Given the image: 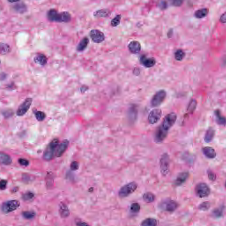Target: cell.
Listing matches in <instances>:
<instances>
[{
    "label": "cell",
    "mask_w": 226,
    "mask_h": 226,
    "mask_svg": "<svg viewBox=\"0 0 226 226\" xmlns=\"http://www.w3.org/2000/svg\"><path fill=\"white\" fill-rule=\"evenodd\" d=\"M209 9L208 8H202L196 11L194 13V16L198 19L204 18L208 14Z\"/></svg>",
    "instance_id": "603a6c76"
},
{
    "label": "cell",
    "mask_w": 226,
    "mask_h": 226,
    "mask_svg": "<svg viewBox=\"0 0 226 226\" xmlns=\"http://www.w3.org/2000/svg\"><path fill=\"white\" fill-rule=\"evenodd\" d=\"M20 202L17 200L7 201L3 203L2 210L5 213H8L15 211L20 207Z\"/></svg>",
    "instance_id": "9c48e42d"
},
{
    "label": "cell",
    "mask_w": 226,
    "mask_h": 226,
    "mask_svg": "<svg viewBox=\"0 0 226 226\" xmlns=\"http://www.w3.org/2000/svg\"><path fill=\"white\" fill-rule=\"evenodd\" d=\"M110 10L106 8L99 9L94 12V16L97 17H106L110 14Z\"/></svg>",
    "instance_id": "d4e9b609"
},
{
    "label": "cell",
    "mask_w": 226,
    "mask_h": 226,
    "mask_svg": "<svg viewBox=\"0 0 226 226\" xmlns=\"http://www.w3.org/2000/svg\"><path fill=\"white\" fill-rule=\"evenodd\" d=\"M11 51L10 46L8 44L5 43H1V54L2 55H6L10 53Z\"/></svg>",
    "instance_id": "1f68e13d"
},
{
    "label": "cell",
    "mask_w": 226,
    "mask_h": 226,
    "mask_svg": "<svg viewBox=\"0 0 226 226\" xmlns=\"http://www.w3.org/2000/svg\"><path fill=\"white\" fill-rule=\"evenodd\" d=\"M197 102L195 99H191L187 107V111L190 113L194 112L197 107Z\"/></svg>",
    "instance_id": "d6a6232c"
},
{
    "label": "cell",
    "mask_w": 226,
    "mask_h": 226,
    "mask_svg": "<svg viewBox=\"0 0 226 226\" xmlns=\"http://www.w3.org/2000/svg\"><path fill=\"white\" fill-rule=\"evenodd\" d=\"M185 52L181 49L177 50L174 53L175 58L178 61L182 60L185 58Z\"/></svg>",
    "instance_id": "4dcf8cb0"
},
{
    "label": "cell",
    "mask_w": 226,
    "mask_h": 226,
    "mask_svg": "<svg viewBox=\"0 0 226 226\" xmlns=\"http://www.w3.org/2000/svg\"><path fill=\"white\" fill-rule=\"evenodd\" d=\"M88 89V87L86 86H83L81 88V92H85Z\"/></svg>",
    "instance_id": "7dc6e473"
},
{
    "label": "cell",
    "mask_w": 226,
    "mask_h": 226,
    "mask_svg": "<svg viewBox=\"0 0 226 226\" xmlns=\"http://www.w3.org/2000/svg\"><path fill=\"white\" fill-rule=\"evenodd\" d=\"M77 226H90L88 224L85 222H78L77 223Z\"/></svg>",
    "instance_id": "bcb514c9"
},
{
    "label": "cell",
    "mask_w": 226,
    "mask_h": 226,
    "mask_svg": "<svg viewBox=\"0 0 226 226\" xmlns=\"http://www.w3.org/2000/svg\"><path fill=\"white\" fill-rule=\"evenodd\" d=\"M177 119L175 113L172 112L168 114L163 119L162 123L156 129L154 136L155 142L160 143L167 138L171 128L173 126Z\"/></svg>",
    "instance_id": "6da1fadb"
},
{
    "label": "cell",
    "mask_w": 226,
    "mask_h": 226,
    "mask_svg": "<svg viewBox=\"0 0 226 226\" xmlns=\"http://www.w3.org/2000/svg\"><path fill=\"white\" fill-rule=\"evenodd\" d=\"M34 61L37 64L41 66H44L47 64L48 59L44 54L38 53L33 58Z\"/></svg>",
    "instance_id": "5bb4252c"
},
{
    "label": "cell",
    "mask_w": 226,
    "mask_h": 226,
    "mask_svg": "<svg viewBox=\"0 0 226 226\" xmlns=\"http://www.w3.org/2000/svg\"><path fill=\"white\" fill-rule=\"evenodd\" d=\"M210 207V203L208 201H204L199 205L198 209L201 211H205L209 209Z\"/></svg>",
    "instance_id": "e575fe53"
},
{
    "label": "cell",
    "mask_w": 226,
    "mask_h": 226,
    "mask_svg": "<svg viewBox=\"0 0 226 226\" xmlns=\"http://www.w3.org/2000/svg\"><path fill=\"white\" fill-rule=\"evenodd\" d=\"M59 146V140L55 139L50 142L43 153V159L46 161H50L53 159L56 153L57 148Z\"/></svg>",
    "instance_id": "3957f363"
},
{
    "label": "cell",
    "mask_w": 226,
    "mask_h": 226,
    "mask_svg": "<svg viewBox=\"0 0 226 226\" xmlns=\"http://www.w3.org/2000/svg\"><path fill=\"white\" fill-rule=\"evenodd\" d=\"M157 225V220L151 218L145 219L141 223V226H156Z\"/></svg>",
    "instance_id": "83f0119b"
},
{
    "label": "cell",
    "mask_w": 226,
    "mask_h": 226,
    "mask_svg": "<svg viewBox=\"0 0 226 226\" xmlns=\"http://www.w3.org/2000/svg\"><path fill=\"white\" fill-rule=\"evenodd\" d=\"M220 21L221 23H223V24L226 23V12L221 15Z\"/></svg>",
    "instance_id": "ee69618b"
},
{
    "label": "cell",
    "mask_w": 226,
    "mask_h": 226,
    "mask_svg": "<svg viewBox=\"0 0 226 226\" xmlns=\"http://www.w3.org/2000/svg\"><path fill=\"white\" fill-rule=\"evenodd\" d=\"M162 111L161 109H153L148 115V122L151 125L155 124L159 121L162 117Z\"/></svg>",
    "instance_id": "8fae6325"
},
{
    "label": "cell",
    "mask_w": 226,
    "mask_h": 226,
    "mask_svg": "<svg viewBox=\"0 0 226 226\" xmlns=\"http://www.w3.org/2000/svg\"><path fill=\"white\" fill-rule=\"evenodd\" d=\"M89 42V39L87 37H85L78 43L77 46V51L78 52H82L87 47Z\"/></svg>",
    "instance_id": "44dd1931"
},
{
    "label": "cell",
    "mask_w": 226,
    "mask_h": 226,
    "mask_svg": "<svg viewBox=\"0 0 226 226\" xmlns=\"http://www.w3.org/2000/svg\"><path fill=\"white\" fill-rule=\"evenodd\" d=\"M189 176V173L187 171L182 172L178 174L174 181L176 186H180L185 183Z\"/></svg>",
    "instance_id": "4fadbf2b"
},
{
    "label": "cell",
    "mask_w": 226,
    "mask_h": 226,
    "mask_svg": "<svg viewBox=\"0 0 226 226\" xmlns=\"http://www.w3.org/2000/svg\"><path fill=\"white\" fill-rule=\"evenodd\" d=\"M7 181L5 180H2L1 181V189L2 190H5L6 187Z\"/></svg>",
    "instance_id": "7bdbcfd3"
},
{
    "label": "cell",
    "mask_w": 226,
    "mask_h": 226,
    "mask_svg": "<svg viewBox=\"0 0 226 226\" xmlns=\"http://www.w3.org/2000/svg\"><path fill=\"white\" fill-rule=\"evenodd\" d=\"M70 167H71V170L72 171H76V170L78 169V168H79V165H78V163L77 162L74 161L71 164Z\"/></svg>",
    "instance_id": "b9f144b4"
},
{
    "label": "cell",
    "mask_w": 226,
    "mask_h": 226,
    "mask_svg": "<svg viewBox=\"0 0 226 226\" xmlns=\"http://www.w3.org/2000/svg\"><path fill=\"white\" fill-rule=\"evenodd\" d=\"M183 2L181 1H174L173 2L172 5L175 6H180L182 5Z\"/></svg>",
    "instance_id": "f6af8a7d"
},
{
    "label": "cell",
    "mask_w": 226,
    "mask_h": 226,
    "mask_svg": "<svg viewBox=\"0 0 226 226\" xmlns=\"http://www.w3.org/2000/svg\"><path fill=\"white\" fill-rule=\"evenodd\" d=\"M224 207L222 205L217 208H215L212 211V216L214 218H219L223 216Z\"/></svg>",
    "instance_id": "4316f807"
},
{
    "label": "cell",
    "mask_w": 226,
    "mask_h": 226,
    "mask_svg": "<svg viewBox=\"0 0 226 226\" xmlns=\"http://www.w3.org/2000/svg\"><path fill=\"white\" fill-rule=\"evenodd\" d=\"M34 197V194L31 192H28L24 194L22 196V199L25 201H28L32 200Z\"/></svg>",
    "instance_id": "f35d334b"
},
{
    "label": "cell",
    "mask_w": 226,
    "mask_h": 226,
    "mask_svg": "<svg viewBox=\"0 0 226 226\" xmlns=\"http://www.w3.org/2000/svg\"><path fill=\"white\" fill-rule=\"evenodd\" d=\"M208 179L211 181H214L216 179V175L213 172L211 171H208Z\"/></svg>",
    "instance_id": "ab89813d"
},
{
    "label": "cell",
    "mask_w": 226,
    "mask_h": 226,
    "mask_svg": "<svg viewBox=\"0 0 226 226\" xmlns=\"http://www.w3.org/2000/svg\"><path fill=\"white\" fill-rule=\"evenodd\" d=\"M121 15L120 14H118L116 16H115L111 21V25L112 27H117L119 25L120 23L121 20Z\"/></svg>",
    "instance_id": "836d02e7"
},
{
    "label": "cell",
    "mask_w": 226,
    "mask_h": 226,
    "mask_svg": "<svg viewBox=\"0 0 226 226\" xmlns=\"http://www.w3.org/2000/svg\"><path fill=\"white\" fill-rule=\"evenodd\" d=\"M0 160L1 163L3 165H9L12 163V159L10 156L3 152H1Z\"/></svg>",
    "instance_id": "cb8c5ba5"
},
{
    "label": "cell",
    "mask_w": 226,
    "mask_h": 226,
    "mask_svg": "<svg viewBox=\"0 0 226 226\" xmlns=\"http://www.w3.org/2000/svg\"><path fill=\"white\" fill-rule=\"evenodd\" d=\"M211 190L207 184L201 182L196 185L195 188V193L197 197L200 198H204L210 194Z\"/></svg>",
    "instance_id": "5b68a950"
},
{
    "label": "cell",
    "mask_w": 226,
    "mask_h": 226,
    "mask_svg": "<svg viewBox=\"0 0 226 226\" xmlns=\"http://www.w3.org/2000/svg\"><path fill=\"white\" fill-rule=\"evenodd\" d=\"M68 145H69V142L67 140H64L62 142L57 148L56 153L57 157H61L62 155L67 149Z\"/></svg>",
    "instance_id": "e0dca14e"
},
{
    "label": "cell",
    "mask_w": 226,
    "mask_h": 226,
    "mask_svg": "<svg viewBox=\"0 0 226 226\" xmlns=\"http://www.w3.org/2000/svg\"><path fill=\"white\" fill-rule=\"evenodd\" d=\"M214 115L216 117V123L220 125H226V118L221 114V111L219 110H215Z\"/></svg>",
    "instance_id": "d6986e66"
},
{
    "label": "cell",
    "mask_w": 226,
    "mask_h": 226,
    "mask_svg": "<svg viewBox=\"0 0 226 226\" xmlns=\"http://www.w3.org/2000/svg\"><path fill=\"white\" fill-rule=\"evenodd\" d=\"M140 205L138 203H134L130 207V210L133 213H138L140 210Z\"/></svg>",
    "instance_id": "74e56055"
},
{
    "label": "cell",
    "mask_w": 226,
    "mask_h": 226,
    "mask_svg": "<svg viewBox=\"0 0 226 226\" xmlns=\"http://www.w3.org/2000/svg\"><path fill=\"white\" fill-rule=\"evenodd\" d=\"M225 186H226V184H225Z\"/></svg>",
    "instance_id": "c3c4849f"
},
{
    "label": "cell",
    "mask_w": 226,
    "mask_h": 226,
    "mask_svg": "<svg viewBox=\"0 0 226 226\" xmlns=\"http://www.w3.org/2000/svg\"><path fill=\"white\" fill-rule=\"evenodd\" d=\"M204 155L208 159H212L216 157V154L215 149L211 147H205L202 149Z\"/></svg>",
    "instance_id": "ac0fdd59"
},
{
    "label": "cell",
    "mask_w": 226,
    "mask_h": 226,
    "mask_svg": "<svg viewBox=\"0 0 226 226\" xmlns=\"http://www.w3.org/2000/svg\"><path fill=\"white\" fill-rule=\"evenodd\" d=\"M59 213L62 218H66L69 216V210L65 204H61L60 205Z\"/></svg>",
    "instance_id": "484cf974"
},
{
    "label": "cell",
    "mask_w": 226,
    "mask_h": 226,
    "mask_svg": "<svg viewBox=\"0 0 226 226\" xmlns=\"http://www.w3.org/2000/svg\"><path fill=\"white\" fill-rule=\"evenodd\" d=\"M32 102V98H26L24 102L21 104L16 111V115L19 116H22L27 112Z\"/></svg>",
    "instance_id": "7c38bea8"
},
{
    "label": "cell",
    "mask_w": 226,
    "mask_h": 226,
    "mask_svg": "<svg viewBox=\"0 0 226 226\" xmlns=\"http://www.w3.org/2000/svg\"><path fill=\"white\" fill-rule=\"evenodd\" d=\"M215 135V130L214 128H209L207 130L204 136V141L206 143L211 142Z\"/></svg>",
    "instance_id": "7402d4cb"
},
{
    "label": "cell",
    "mask_w": 226,
    "mask_h": 226,
    "mask_svg": "<svg viewBox=\"0 0 226 226\" xmlns=\"http://www.w3.org/2000/svg\"><path fill=\"white\" fill-rule=\"evenodd\" d=\"M140 61L144 66L147 68L153 67L156 63V61L154 58H147L145 56L141 57Z\"/></svg>",
    "instance_id": "2e32d148"
},
{
    "label": "cell",
    "mask_w": 226,
    "mask_h": 226,
    "mask_svg": "<svg viewBox=\"0 0 226 226\" xmlns=\"http://www.w3.org/2000/svg\"><path fill=\"white\" fill-rule=\"evenodd\" d=\"M34 211H25L22 213V216L26 219H32L35 216Z\"/></svg>",
    "instance_id": "d590c367"
},
{
    "label": "cell",
    "mask_w": 226,
    "mask_h": 226,
    "mask_svg": "<svg viewBox=\"0 0 226 226\" xmlns=\"http://www.w3.org/2000/svg\"><path fill=\"white\" fill-rule=\"evenodd\" d=\"M138 115V110L136 107L133 106L129 108L128 112V118L131 122H135Z\"/></svg>",
    "instance_id": "ffe728a7"
},
{
    "label": "cell",
    "mask_w": 226,
    "mask_h": 226,
    "mask_svg": "<svg viewBox=\"0 0 226 226\" xmlns=\"http://www.w3.org/2000/svg\"><path fill=\"white\" fill-rule=\"evenodd\" d=\"M89 36L95 43H101L105 40V36L104 33L99 30H91L90 32Z\"/></svg>",
    "instance_id": "30bf717a"
},
{
    "label": "cell",
    "mask_w": 226,
    "mask_h": 226,
    "mask_svg": "<svg viewBox=\"0 0 226 226\" xmlns=\"http://www.w3.org/2000/svg\"><path fill=\"white\" fill-rule=\"evenodd\" d=\"M128 48L129 51L133 54H138L141 49V43L138 41H132L129 43Z\"/></svg>",
    "instance_id": "9a60e30c"
},
{
    "label": "cell",
    "mask_w": 226,
    "mask_h": 226,
    "mask_svg": "<svg viewBox=\"0 0 226 226\" xmlns=\"http://www.w3.org/2000/svg\"><path fill=\"white\" fill-rule=\"evenodd\" d=\"M13 8L16 12L19 13H24L27 11V8L24 3L16 4L13 7Z\"/></svg>",
    "instance_id": "f1b7e54d"
},
{
    "label": "cell",
    "mask_w": 226,
    "mask_h": 226,
    "mask_svg": "<svg viewBox=\"0 0 226 226\" xmlns=\"http://www.w3.org/2000/svg\"><path fill=\"white\" fill-rule=\"evenodd\" d=\"M178 204L176 202L172 200H165L159 204L160 209L168 212H173L178 207Z\"/></svg>",
    "instance_id": "ba28073f"
},
{
    "label": "cell",
    "mask_w": 226,
    "mask_h": 226,
    "mask_svg": "<svg viewBox=\"0 0 226 226\" xmlns=\"http://www.w3.org/2000/svg\"><path fill=\"white\" fill-rule=\"evenodd\" d=\"M47 19L51 22L57 23H68L71 20V15L67 11L58 12L56 9L52 8L46 14Z\"/></svg>",
    "instance_id": "7a4b0ae2"
},
{
    "label": "cell",
    "mask_w": 226,
    "mask_h": 226,
    "mask_svg": "<svg viewBox=\"0 0 226 226\" xmlns=\"http://www.w3.org/2000/svg\"><path fill=\"white\" fill-rule=\"evenodd\" d=\"M170 157L167 153H164L161 155L159 164L161 174L164 176L168 174L170 170Z\"/></svg>",
    "instance_id": "52a82bcc"
},
{
    "label": "cell",
    "mask_w": 226,
    "mask_h": 226,
    "mask_svg": "<svg viewBox=\"0 0 226 226\" xmlns=\"http://www.w3.org/2000/svg\"><path fill=\"white\" fill-rule=\"evenodd\" d=\"M166 96V91L164 90H160L153 95L151 101V105L154 108L159 107L165 101Z\"/></svg>",
    "instance_id": "8992f818"
},
{
    "label": "cell",
    "mask_w": 226,
    "mask_h": 226,
    "mask_svg": "<svg viewBox=\"0 0 226 226\" xmlns=\"http://www.w3.org/2000/svg\"><path fill=\"white\" fill-rule=\"evenodd\" d=\"M19 164L22 166H27L29 165V161L28 160L23 158H21L18 160Z\"/></svg>",
    "instance_id": "60d3db41"
},
{
    "label": "cell",
    "mask_w": 226,
    "mask_h": 226,
    "mask_svg": "<svg viewBox=\"0 0 226 226\" xmlns=\"http://www.w3.org/2000/svg\"><path fill=\"white\" fill-rule=\"evenodd\" d=\"M35 116L38 121H42L46 118V114L41 111H37L35 113Z\"/></svg>",
    "instance_id": "8d00e7d4"
},
{
    "label": "cell",
    "mask_w": 226,
    "mask_h": 226,
    "mask_svg": "<svg viewBox=\"0 0 226 226\" xmlns=\"http://www.w3.org/2000/svg\"><path fill=\"white\" fill-rule=\"evenodd\" d=\"M138 185L136 182H129L121 187L118 192V195L121 198H126L134 193L138 188Z\"/></svg>",
    "instance_id": "277c9868"
},
{
    "label": "cell",
    "mask_w": 226,
    "mask_h": 226,
    "mask_svg": "<svg viewBox=\"0 0 226 226\" xmlns=\"http://www.w3.org/2000/svg\"><path fill=\"white\" fill-rule=\"evenodd\" d=\"M143 198L144 200L146 202H152L155 199V196L152 193L147 192L144 194Z\"/></svg>",
    "instance_id": "f546056e"
}]
</instances>
